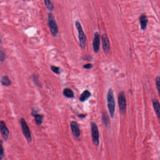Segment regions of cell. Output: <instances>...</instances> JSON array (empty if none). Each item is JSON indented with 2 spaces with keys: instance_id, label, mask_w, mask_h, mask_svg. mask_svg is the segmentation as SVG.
<instances>
[{
  "instance_id": "1",
  "label": "cell",
  "mask_w": 160,
  "mask_h": 160,
  "mask_svg": "<svg viewBox=\"0 0 160 160\" xmlns=\"http://www.w3.org/2000/svg\"><path fill=\"white\" fill-rule=\"evenodd\" d=\"M107 99L108 108V111L110 112V115L111 117H113L115 114L116 102H115V98L114 96L113 91L111 88H110V89L108 90Z\"/></svg>"
},
{
  "instance_id": "2",
  "label": "cell",
  "mask_w": 160,
  "mask_h": 160,
  "mask_svg": "<svg viewBox=\"0 0 160 160\" xmlns=\"http://www.w3.org/2000/svg\"><path fill=\"white\" fill-rule=\"evenodd\" d=\"M75 25L77 30L78 31V38L80 40V47L82 49H84L86 48V35L83 30L80 22L78 20L76 21L75 22Z\"/></svg>"
},
{
  "instance_id": "3",
  "label": "cell",
  "mask_w": 160,
  "mask_h": 160,
  "mask_svg": "<svg viewBox=\"0 0 160 160\" xmlns=\"http://www.w3.org/2000/svg\"><path fill=\"white\" fill-rule=\"evenodd\" d=\"M48 25L52 35L53 36H56L58 33V26L54 16L52 13H50L48 14Z\"/></svg>"
},
{
  "instance_id": "4",
  "label": "cell",
  "mask_w": 160,
  "mask_h": 160,
  "mask_svg": "<svg viewBox=\"0 0 160 160\" xmlns=\"http://www.w3.org/2000/svg\"><path fill=\"white\" fill-rule=\"evenodd\" d=\"M91 129L93 144L98 146L99 144V132L97 125L95 122L91 123Z\"/></svg>"
},
{
  "instance_id": "5",
  "label": "cell",
  "mask_w": 160,
  "mask_h": 160,
  "mask_svg": "<svg viewBox=\"0 0 160 160\" xmlns=\"http://www.w3.org/2000/svg\"><path fill=\"white\" fill-rule=\"evenodd\" d=\"M118 101L121 113L123 115H125L126 113V101L125 93L123 91H121L119 93Z\"/></svg>"
},
{
  "instance_id": "6",
  "label": "cell",
  "mask_w": 160,
  "mask_h": 160,
  "mask_svg": "<svg viewBox=\"0 0 160 160\" xmlns=\"http://www.w3.org/2000/svg\"><path fill=\"white\" fill-rule=\"evenodd\" d=\"M20 122H21V125L22 129L23 134L25 136L27 141L29 142H30L32 141V136H31L30 131V129L28 127V125L27 124L25 119L23 118H21Z\"/></svg>"
},
{
  "instance_id": "7",
  "label": "cell",
  "mask_w": 160,
  "mask_h": 160,
  "mask_svg": "<svg viewBox=\"0 0 160 160\" xmlns=\"http://www.w3.org/2000/svg\"><path fill=\"white\" fill-rule=\"evenodd\" d=\"M93 47L95 53H98L100 50V35L98 32L95 33L93 42Z\"/></svg>"
},
{
  "instance_id": "8",
  "label": "cell",
  "mask_w": 160,
  "mask_h": 160,
  "mask_svg": "<svg viewBox=\"0 0 160 160\" xmlns=\"http://www.w3.org/2000/svg\"><path fill=\"white\" fill-rule=\"evenodd\" d=\"M0 132L3 138L7 140L9 138V130L7 127L6 124L3 121H0Z\"/></svg>"
},
{
  "instance_id": "9",
  "label": "cell",
  "mask_w": 160,
  "mask_h": 160,
  "mask_svg": "<svg viewBox=\"0 0 160 160\" xmlns=\"http://www.w3.org/2000/svg\"><path fill=\"white\" fill-rule=\"evenodd\" d=\"M102 48L105 53L108 54L110 50V43L108 37L106 34H103L101 37Z\"/></svg>"
},
{
  "instance_id": "10",
  "label": "cell",
  "mask_w": 160,
  "mask_h": 160,
  "mask_svg": "<svg viewBox=\"0 0 160 160\" xmlns=\"http://www.w3.org/2000/svg\"><path fill=\"white\" fill-rule=\"evenodd\" d=\"M71 127L73 135L76 138L80 136L81 132L78 125L75 121H72L71 123Z\"/></svg>"
},
{
  "instance_id": "11",
  "label": "cell",
  "mask_w": 160,
  "mask_h": 160,
  "mask_svg": "<svg viewBox=\"0 0 160 160\" xmlns=\"http://www.w3.org/2000/svg\"><path fill=\"white\" fill-rule=\"evenodd\" d=\"M140 27L142 30H145L146 28V26L148 25V18L145 15H142L140 18Z\"/></svg>"
},
{
  "instance_id": "12",
  "label": "cell",
  "mask_w": 160,
  "mask_h": 160,
  "mask_svg": "<svg viewBox=\"0 0 160 160\" xmlns=\"http://www.w3.org/2000/svg\"><path fill=\"white\" fill-rule=\"evenodd\" d=\"M152 102L154 110H155V113H156V115L157 116L158 118L159 119L160 116V108L159 101L156 99H154L152 100Z\"/></svg>"
},
{
  "instance_id": "13",
  "label": "cell",
  "mask_w": 160,
  "mask_h": 160,
  "mask_svg": "<svg viewBox=\"0 0 160 160\" xmlns=\"http://www.w3.org/2000/svg\"><path fill=\"white\" fill-rule=\"evenodd\" d=\"M91 93L88 90H85L84 91L83 93L80 95V101L81 102H84L85 101L88 100L91 96Z\"/></svg>"
},
{
  "instance_id": "14",
  "label": "cell",
  "mask_w": 160,
  "mask_h": 160,
  "mask_svg": "<svg viewBox=\"0 0 160 160\" xmlns=\"http://www.w3.org/2000/svg\"><path fill=\"white\" fill-rule=\"evenodd\" d=\"M33 116H34L35 117V121L36 124L37 125L39 126L42 125V122L43 121V115H40L39 114L32 113Z\"/></svg>"
},
{
  "instance_id": "15",
  "label": "cell",
  "mask_w": 160,
  "mask_h": 160,
  "mask_svg": "<svg viewBox=\"0 0 160 160\" xmlns=\"http://www.w3.org/2000/svg\"><path fill=\"white\" fill-rule=\"evenodd\" d=\"M63 94L65 97L68 98H73L74 95L73 91L69 88H65L63 91Z\"/></svg>"
},
{
  "instance_id": "16",
  "label": "cell",
  "mask_w": 160,
  "mask_h": 160,
  "mask_svg": "<svg viewBox=\"0 0 160 160\" xmlns=\"http://www.w3.org/2000/svg\"><path fill=\"white\" fill-rule=\"evenodd\" d=\"M102 122L105 126L108 127L110 125V118L108 117V115L106 112H103L102 116Z\"/></svg>"
},
{
  "instance_id": "17",
  "label": "cell",
  "mask_w": 160,
  "mask_h": 160,
  "mask_svg": "<svg viewBox=\"0 0 160 160\" xmlns=\"http://www.w3.org/2000/svg\"><path fill=\"white\" fill-rule=\"evenodd\" d=\"M1 84L4 86H9L12 84V82L9 78V77L7 76H3L1 78Z\"/></svg>"
},
{
  "instance_id": "18",
  "label": "cell",
  "mask_w": 160,
  "mask_h": 160,
  "mask_svg": "<svg viewBox=\"0 0 160 160\" xmlns=\"http://www.w3.org/2000/svg\"><path fill=\"white\" fill-rule=\"evenodd\" d=\"M44 3H45L46 8L50 12H52L54 10V6L53 3L51 2L50 0H44Z\"/></svg>"
},
{
  "instance_id": "19",
  "label": "cell",
  "mask_w": 160,
  "mask_h": 160,
  "mask_svg": "<svg viewBox=\"0 0 160 160\" xmlns=\"http://www.w3.org/2000/svg\"><path fill=\"white\" fill-rule=\"evenodd\" d=\"M4 157V149L3 147V142L0 140V160L3 159Z\"/></svg>"
},
{
  "instance_id": "20",
  "label": "cell",
  "mask_w": 160,
  "mask_h": 160,
  "mask_svg": "<svg viewBox=\"0 0 160 160\" xmlns=\"http://www.w3.org/2000/svg\"><path fill=\"white\" fill-rule=\"evenodd\" d=\"M51 69L53 71V72L56 73L57 74H59L60 73H61L60 68L58 67H56L55 66H51Z\"/></svg>"
},
{
  "instance_id": "21",
  "label": "cell",
  "mask_w": 160,
  "mask_h": 160,
  "mask_svg": "<svg viewBox=\"0 0 160 160\" xmlns=\"http://www.w3.org/2000/svg\"><path fill=\"white\" fill-rule=\"evenodd\" d=\"M155 84H156V87L157 89L158 92L159 93L160 88V80L159 76H157L156 77V80H155Z\"/></svg>"
},
{
  "instance_id": "22",
  "label": "cell",
  "mask_w": 160,
  "mask_h": 160,
  "mask_svg": "<svg viewBox=\"0 0 160 160\" xmlns=\"http://www.w3.org/2000/svg\"><path fill=\"white\" fill-rule=\"evenodd\" d=\"M5 59V54L3 49H0V60L2 62H4Z\"/></svg>"
},
{
  "instance_id": "23",
  "label": "cell",
  "mask_w": 160,
  "mask_h": 160,
  "mask_svg": "<svg viewBox=\"0 0 160 160\" xmlns=\"http://www.w3.org/2000/svg\"><path fill=\"white\" fill-rule=\"evenodd\" d=\"M93 67V65L91 63H87L83 66V68L86 69H90Z\"/></svg>"
},
{
  "instance_id": "24",
  "label": "cell",
  "mask_w": 160,
  "mask_h": 160,
  "mask_svg": "<svg viewBox=\"0 0 160 160\" xmlns=\"http://www.w3.org/2000/svg\"><path fill=\"white\" fill-rule=\"evenodd\" d=\"M86 116V115H85V114H80V115H78V116L80 118L83 119Z\"/></svg>"
},
{
  "instance_id": "25",
  "label": "cell",
  "mask_w": 160,
  "mask_h": 160,
  "mask_svg": "<svg viewBox=\"0 0 160 160\" xmlns=\"http://www.w3.org/2000/svg\"><path fill=\"white\" fill-rule=\"evenodd\" d=\"M86 57H87V58H85V57H84V60H87V61H90L91 60V59H92V57H91V56H86Z\"/></svg>"
},
{
  "instance_id": "26",
  "label": "cell",
  "mask_w": 160,
  "mask_h": 160,
  "mask_svg": "<svg viewBox=\"0 0 160 160\" xmlns=\"http://www.w3.org/2000/svg\"><path fill=\"white\" fill-rule=\"evenodd\" d=\"M23 1H25V0H23Z\"/></svg>"
}]
</instances>
